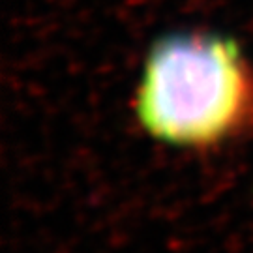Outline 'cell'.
Instances as JSON below:
<instances>
[{
	"mask_svg": "<svg viewBox=\"0 0 253 253\" xmlns=\"http://www.w3.org/2000/svg\"><path fill=\"white\" fill-rule=\"evenodd\" d=\"M133 103L156 141L214 148L253 131V66L231 38L171 34L146 54Z\"/></svg>",
	"mask_w": 253,
	"mask_h": 253,
	"instance_id": "obj_1",
	"label": "cell"
}]
</instances>
